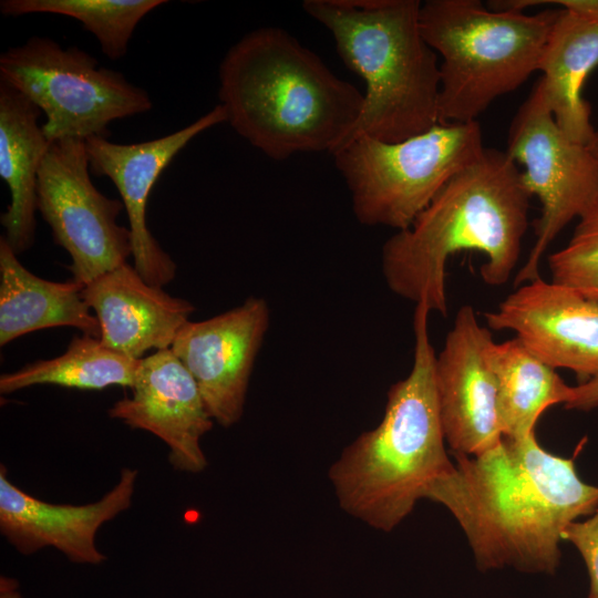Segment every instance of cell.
I'll list each match as a JSON object with an SVG mask.
<instances>
[{
  "instance_id": "cell-18",
  "label": "cell",
  "mask_w": 598,
  "mask_h": 598,
  "mask_svg": "<svg viewBox=\"0 0 598 598\" xmlns=\"http://www.w3.org/2000/svg\"><path fill=\"white\" fill-rule=\"evenodd\" d=\"M40 113L34 103L0 79V177L11 196L0 221L3 237L17 255L34 243L38 175L52 144L39 125Z\"/></svg>"
},
{
  "instance_id": "cell-23",
  "label": "cell",
  "mask_w": 598,
  "mask_h": 598,
  "mask_svg": "<svg viewBox=\"0 0 598 598\" xmlns=\"http://www.w3.org/2000/svg\"><path fill=\"white\" fill-rule=\"evenodd\" d=\"M165 0H1L6 17L52 13L73 18L91 32L111 60L123 58L138 22Z\"/></svg>"
},
{
  "instance_id": "cell-11",
  "label": "cell",
  "mask_w": 598,
  "mask_h": 598,
  "mask_svg": "<svg viewBox=\"0 0 598 598\" xmlns=\"http://www.w3.org/2000/svg\"><path fill=\"white\" fill-rule=\"evenodd\" d=\"M261 297L202 321H188L171 350L194 378L215 423L230 427L244 414L250 375L269 328Z\"/></svg>"
},
{
  "instance_id": "cell-28",
  "label": "cell",
  "mask_w": 598,
  "mask_h": 598,
  "mask_svg": "<svg viewBox=\"0 0 598 598\" xmlns=\"http://www.w3.org/2000/svg\"><path fill=\"white\" fill-rule=\"evenodd\" d=\"M0 598H23L17 579L8 576L0 577Z\"/></svg>"
},
{
  "instance_id": "cell-19",
  "label": "cell",
  "mask_w": 598,
  "mask_h": 598,
  "mask_svg": "<svg viewBox=\"0 0 598 598\" xmlns=\"http://www.w3.org/2000/svg\"><path fill=\"white\" fill-rule=\"evenodd\" d=\"M597 65L598 23L558 9L537 71L556 123L571 141L586 146L596 130L582 87Z\"/></svg>"
},
{
  "instance_id": "cell-2",
  "label": "cell",
  "mask_w": 598,
  "mask_h": 598,
  "mask_svg": "<svg viewBox=\"0 0 598 598\" xmlns=\"http://www.w3.org/2000/svg\"><path fill=\"white\" fill-rule=\"evenodd\" d=\"M530 197L507 153L485 147L409 228L383 244L381 268L389 289L445 317L446 264L461 250L485 256L480 269L485 283H506L519 259Z\"/></svg>"
},
{
  "instance_id": "cell-15",
  "label": "cell",
  "mask_w": 598,
  "mask_h": 598,
  "mask_svg": "<svg viewBox=\"0 0 598 598\" xmlns=\"http://www.w3.org/2000/svg\"><path fill=\"white\" fill-rule=\"evenodd\" d=\"M109 415L162 440L174 470L200 473L207 467L200 442L215 422L194 378L171 348L141 359L132 395L116 401Z\"/></svg>"
},
{
  "instance_id": "cell-6",
  "label": "cell",
  "mask_w": 598,
  "mask_h": 598,
  "mask_svg": "<svg viewBox=\"0 0 598 598\" xmlns=\"http://www.w3.org/2000/svg\"><path fill=\"white\" fill-rule=\"evenodd\" d=\"M557 13L496 10L478 0L422 2V35L442 59L440 123L477 121L524 84L538 70Z\"/></svg>"
},
{
  "instance_id": "cell-10",
  "label": "cell",
  "mask_w": 598,
  "mask_h": 598,
  "mask_svg": "<svg viewBox=\"0 0 598 598\" xmlns=\"http://www.w3.org/2000/svg\"><path fill=\"white\" fill-rule=\"evenodd\" d=\"M90 173L85 142L58 141L41 164L37 188V208L70 254L73 280L83 286L133 254L130 229L116 223L122 200L102 194Z\"/></svg>"
},
{
  "instance_id": "cell-16",
  "label": "cell",
  "mask_w": 598,
  "mask_h": 598,
  "mask_svg": "<svg viewBox=\"0 0 598 598\" xmlns=\"http://www.w3.org/2000/svg\"><path fill=\"white\" fill-rule=\"evenodd\" d=\"M0 466V530L22 555L45 547L62 553L75 564L99 565L106 556L95 544L100 527L128 509L138 471L121 470L117 483L99 501L84 504H53L20 489Z\"/></svg>"
},
{
  "instance_id": "cell-29",
  "label": "cell",
  "mask_w": 598,
  "mask_h": 598,
  "mask_svg": "<svg viewBox=\"0 0 598 598\" xmlns=\"http://www.w3.org/2000/svg\"><path fill=\"white\" fill-rule=\"evenodd\" d=\"M589 151L598 159V130L595 132L592 140L588 145Z\"/></svg>"
},
{
  "instance_id": "cell-4",
  "label": "cell",
  "mask_w": 598,
  "mask_h": 598,
  "mask_svg": "<svg viewBox=\"0 0 598 598\" xmlns=\"http://www.w3.org/2000/svg\"><path fill=\"white\" fill-rule=\"evenodd\" d=\"M430 312L415 305L412 368L389 389L381 422L344 447L328 473L340 507L382 532L401 524L454 464L439 414Z\"/></svg>"
},
{
  "instance_id": "cell-8",
  "label": "cell",
  "mask_w": 598,
  "mask_h": 598,
  "mask_svg": "<svg viewBox=\"0 0 598 598\" xmlns=\"http://www.w3.org/2000/svg\"><path fill=\"white\" fill-rule=\"evenodd\" d=\"M4 80L45 115L41 125L51 142L106 137L111 122L148 112V93L117 71L99 65L78 47L31 37L0 55Z\"/></svg>"
},
{
  "instance_id": "cell-3",
  "label": "cell",
  "mask_w": 598,
  "mask_h": 598,
  "mask_svg": "<svg viewBox=\"0 0 598 598\" xmlns=\"http://www.w3.org/2000/svg\"><path fill=\"white\" fill-rule=\"evenodd\" d=\"M219 104L234 131L267 157L332 155L349 138L363 93L278 27L246 33L218 69Z\"/></svg>"
},
{
  "instance_id": "cell-9",
  "label": "cell",
  "mask_w": 598,
  "mask_h": 598,
  "mask_svg": "<svg viewBox=\"0 0 598 598\" xmlns=\"http://www.w3.org/2000/svg\"><path fill=\"white\" fill-rule=\"evenodd\" d=\"M507 155L519 165L522 183L542 205L536 240L514 279L515 287L539 278L542 257L551 241L578 218L598 192V159L558 126L538 80L512 118Z\"/></svg>"
},
{
  "instance_id": "cell-26",
  "label": "cell",
  "mask_w": 598,
  "mask_h": 598,
  "mask_svg": "<svg viewBox=\"0 0 598 598\" xmlns=\"http://www.w3.org/2000/svg\"><path fill=\"white\" fill-rule=\"evenodd\" d=\"M566 409L589 411L598 406V375L571 386L569 401L564 405Z\"/></svg>"
},
{
  "instance_id": "cell-25",
  "label": "cell",
  "mask_w": 598,
  "mask_h": 598,
  "mask_svg": "<svg viewBox=\"0 0 598 598\" xmlns=\"http://www.w3.org/2000/svg\"><path fill=\"white\" fill-rule=\"evenodd\" d=\"M561 538L573 544L585 561L589 575L588 598H598V507L586 520L568 524Z\"/></svg>"
},
{
  "instance_id": "cell-20",
  "label": "cell",
  "mask_w": 598,
  "mask_h": 598,
  "mask_svg": "<svg viewBox=\"0 0 598 598\" xmlns=\"http://www.w3.org/2000/svg\"><path fill=\"white\" fill-rule=\"evenodd\" d=\"M0 237V346L39 329L72 327L100 339L99 320L83 299V285L56 282L29 271Z\"/></svg>"
},
{
  "instance_id": "cell-12",
  "label": "cell",
  "mask_w": 598,
  "mask_h": 598,
  "mask_svg": "<svg viewBox=\"0 0 598 598\" xmlns=\"http://www.w3.org/2000/svg\"><path fill=\"white\" fill-rule=\"evenodd\" d=\"M493 330H512L536 357L581 382L598 375V298L542 277L518 286L494 311Z\"/></svg>"
},
{
  "instance_id": "cell-14",
  "label": "cell",
  "mask_w": 598,
  "mask_h": 598,
  "mask_svg": "<svg viewBox=\"0 0 598 598\" xmlns=\"http://www.w3.org/2000/svg\"><path fill=\"white\" fill-rule=\"evenodd\" d=\"M227 121L221 104L189 125L162 137L134 144H118L106 137L85 141L90 171L106 176L116 186L128 218L134 268L153 286L164 287L174 280L176 265L148 229V196L162 172L197 135Z\"/></svg>"
},
{
  "instance_id": "cell-7",
  "label": "cell",
  "mask_w": 598,
  "mask_h": 598,
  "mask_svg": "<svg viewBox=\"0 0 598 598\" xmlns=\"http://www.w3.org/2000/svg\"><path fill=\"white\" fill-rule=\"evenodd\" d=\"M477 121L439 123L388 143L358 136L332 154L359 223L404 230L443 186L483 154Z\"/></svg>"
},
{
  "instance_id": "cell-5",
  "label": "cell",
  "mask_w": 598,
  "mask_h": 598,
  "mask_svg": "<svg viewBox=\"0 0 598 598\" xmlns=\"http://www.w3.org/2000/svg\"><path fill=\"white\" fill-rule=\"evenodd\" d=\"M421 4L419 0L302 2L305 12L331 33L341 61L365 83L363 109L346 143L358 136L400 142L440 123V62L421 32Z\"/></svg>"
},
{
  "instance_id": "cell-21",
  "label": "cell",
  "mask_w": 598,
  "mask_h": 598,
  "mask_svg": "<svg viewBox=\"0 0 598 598\" xmlns=\"http://www.w3.org/2000/svg\"><path fill=\"white\" fill-rule=\"evenodd\" d=\"M485 354L497 381L503 437L522 439L533 434L548 408L569 401L571 386L516 337L499 343L492 340Z\"/></svg>"
},
{
  "instance_id": "cell-24",
  "label": "cell",
  "mask_w": 598,
  "mask_h": 598,
  "mask_svg": "<svg viewBox=\"0 0 598 598\" xmlns=\"http://www.w3.org/2000/svg\"><path fill=\"white\" fill-rule=\"evenodd\" d=\"M550 281L598 298V192L565 247L548 257Z\"/></svg>"
},
{
  "instance_id": "cell-13",
  "label": "cell",
  "mask_w": 598,
  "mask_h": 598,
  "mask_svg": "<svg viewBox=\"0 0 598 598\" xmlns=\"http://www.w3.org/2000/svg\"><path fill=\"white\" fill-rule=\"evenodd\" d=\"M493 340L472 306L461 307L435 359V388L445 442L452 454L480 455L503 439L497 381L485 350Z\"/></svg>"
},
{
  "instance_id": "cell-22",
  "label": "cell",
  "mask_w": 598,
  "mask_h": 598,
  "mask_svg": "<svg viewBox=\"0 0 598 598\" xmlns=\"http://www.w3.org/2000/svg\"><path fill=\"white\" fill-rule=\"evenodd\" d=\"M141 359L105 347L91 336L74 337L65 352L1 374L0 392L8 394L39 384L79 390H103L112 385L133 388Z\"/></svg>"
},
{
  "instance_id": "cell-27",
  "label": "cell",
  "mask_w": 598,
  "mask_h": 598,
  "mask_svg": "<svg viewBox=\"0 0 598 598\" xmlns=\"http://www.w3.org/2000/svg\"><path fill=\"white\" fill-rule=\"evenodd\" d=\"M549 2L598 23V0H554Z\"/></svg>"
},
{
  "instance_id": "cell-17",
  "label": "cell",
  "mask_w": 598,
  "mask_h": 598,
  "mask_svg": "<svg viewBox=\"0 0 598 598\" xmlns=\"http://www.w3.org/2000/svg\"><path fill=\"white\" fill-rule=\"evenodd\" d=\"M82 296L99 320L101 342L137 360L171 348L195 311L188 300L146 282L128 262L86 283Z\"/></svg>"
},
{
  "instance_id": "cell-1",
  "label": "cell",
  "mask_w": 598,
  "mask_h": 598,
  "mask_svg": "<svg viewBox=\"0 0 598 598\" xmlns=\"http://www.w3.org/2000/svg\"><path fill=\"white\" fill-rule=\"evenodd\" d=\"M452 468L424 498L457 520L482 571L556 573L566 526L598 507V486L582 482L571 458L543 448L535 433L503 437L476 455L453 454Z\"/></svg>"
}]
</instances>
